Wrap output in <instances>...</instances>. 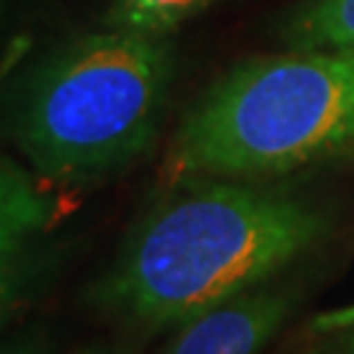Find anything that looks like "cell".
I'll return each mask as SVG.
<instances>
[{
	"label": "cell",
	"instance_id": "52a82bcc",
	"mask_svg": "<svg viewBox=\"0 0 354 354\" xmlns=\"http://www.w3.org/2000/svg\"><path fill=\"white\" fill-rule=\"evenodd\" d=\"M213 3L215 0H111L105 24L111 29L163 37Z\"/></svg>",
	"mask_w": 354,
	"mask_h": 354
},
{
	"label": "cell",
	"instance_id": "5b68a950",
	"mask_svg": "<svg viewBox=\"0 0 354 354\" xmlns=\"http://www.w3.org/2000/svg\"><path fill=\"white\" fill-rule=\"evenodd\" d=\"M55 218V200L26 168L0 155V260L39 241Z\"/></svg>",
	"mask_w": 354,
	"mask_h": 354
},
{
	"label": "cell",
	"instance_id": "277c9868",
	"mask_svg": "<svg viewBox=\"0 0 354 354\" xmlns=\"http://www.w3.org/2000/svg\"><path fill=\"white\" fill-rule=\"evenodd\" d=\"M291 297L250 289L178 323L155 354H260L291 315Z\"/></svg>",
	"mask_w": 354,
	"mask_h": 354
},
{
	"label": "cell",
	"instance_id": "30bf717a",
	"mask_svg": "<svg viewBox=\"0 0 354 354\" xmlns=\"http://www.w3.org/2000/svg\"><path fill=\"white\" fill-rule=\"evenodd\" d=\"M328 354H354V339H352V342H346L344 346H339V349L328 352Z\"/></svg>",
	"mask_w": 354,
	"mask_h": 354
},
{
	"label": "cell",
	"instance_id": "3957f363",
	"mask_svg": "<svg viewBox=\"0 0 354 354\" xmlns=\"http://www.w3.org/2000/svg\"><path fill=\"white\" fill-rule=\"evenodd\" d=\"M354 140V53L260 58L223 76L178 127L168 178L286 174Z\"/></svg>",
	"mask_w": 354,
	"mask_h": 354
},
{
	"label": "cell",
	"instance_id": "8992f818",
	"mask_svg": "<svg viewBox=\"0 0 354 354\" xmlns=\"http://www.w3.org/2000/svg\"><path fill=\"white\" fill-rule=\"evenodd\" d=\"M64 244L35 241L0 260V330L50 286L64 266Z\"/></svg>",
	"mask_w": 354,
	"mask_h": 354
},
{
	"label": "cell",
	"instance_id": "9c48e42d",
	"mask_svg": "<svg viewBox=\"0 0 354 354\" xmlns=\"http://www.w3.org/2000/svg\"><path fill=\"white\" fill-rule=\"evenodd\" d=\"M48 333L42 328L21 330L16 336H8L0 342V354H48Z\"/></svg>",
	"mask_w": 354,
	"mask_h": 354
},
{
	"label": "cell",
	"instance_id": "ba28073f",
	"mask_svg": "<svg viewBox=\"0 0 354 354\" xmlns=\"http://www.w3.org/2000/svg\"><path fill=\"white\" fill-rule=\"evenodd\" d=\"M289 39L302 50L354 53V0H315L291 24Z\"/></svg>",
	"mask_w": 354,
	"mask_h": 354
},
{
	"label": "cell",
	"instance_id": "6da1fadb",
	"mask_svg": "<svg viewBox=\"0 0 354 354\" xmlns=\"http://www.w3.org/2000/svg\"><path fill=\"white\" fill-rule=\"evenodd\" d=\"M326 231L310 205L239 178H174L129 231L89 299L137 326H178L260 286Z\"/></svg>",
	"mask_w": 354,
	"mask_h": 354
},
{
	"label": "cell",
	"instance_id": "7a4b0ae2",
	"mask_svg": "<svg viewBox=\"0 0 354 354\" xmlns=\"http://www.w3.org/2000/svg\"><path fill=\"white\" fill-rule=\"evenodd\" d=\"M171 74L163 37L108 29L68 39L13 89V145L42 181L71 189L97 184L152 145Z\"/></svg>",
	"mask_w": 354,
	"mask_h": 354
},
{
	"label": "cell",
	"instance_id": "8fae6325",
	"mask_svg": "<svg viewBox=\"0 0 354 354\" xmlns=\"http://www.w3.org/2000/svg\"><path fill=\"white\" fill-rule=\"evenodd\" d=\"M76 354H113V352H105V349H97V346H92V349H82V352Z\"/></svg>",
	"mask_w": 354,
	"mask_h": 354
}]
</instances>
